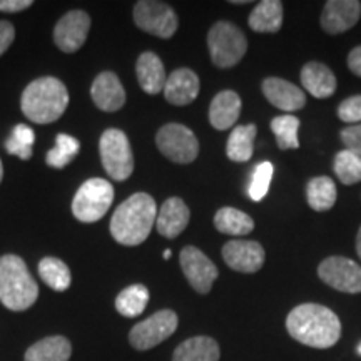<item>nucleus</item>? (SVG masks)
<instances>
[{
    "label": "nucleus",
    "mask_w": 361,
    "mask_h": 361,
    "mask_svg": "<svg viewBox=\"0 0 361 361\" xmlns=\"http://www.w3.org/2000/svg\"><path fill=\"white\" fill-rule=\"evenodd\" d=\"M114 201V188L101 178L87 179L72 201V213L80 223H97L106 216Z\"/></svg>",
    "instance_id": "6"
},
{
    "label": "nucleus",
    "mask_w": 361,
    "mask_h": 361,
    "mask_svg": "<svg viewBox=\"0 0 361 361\" xmlns=\"http://www.w3.org/2000/svg\"><path fill=\"white\" fill-rule=\"evenodd\" d=\"M211 61L219 69H229L239 64L247 51V39L236 24L219 20L211 27L207 34Z\"/></svg>",
    "instance_id": "5"
},
{
    "label": "nucleus",
    "mask_w": 361,
    "mask_h": 361,
    "mask_svg": "<svg viewBox=\"0 0 361 361\" xmlns=\"http://www.w3.org/2000/svg\"><path fill=\"white\" fill-rule=\"evenodd\" d=\"M135 74H137L139 85L144 92L154 96L164 90L168 74H166L162 61L154 52H142L139 56L137 64H135Z\"/></svg>",
    "instance_id": "22"
},
{
    "label": "nucleus",
    "mask_w": 361,
    "mask_h": 361,
    "mask_svg": "<svg viewBox=\"0 0 361 361\" xmlns=\"http://www.w3.org/2000/svg\"><path fill=\"white\" fill-rule=\"evenodd\" d=\"M39 298V286L25 261L16 255L0 258V301L7 310L25 311Z\"/></svg>",
    "instance_id": "4"
},
{
    "label": "nucleus",
    "mask_w": 361,
    "mask_h": 361,
    "mask_svg": "<svg viewBox=\"0 0 361 361\" xmlns=\"http://www.w3.org/2000/svg\"><path fill=\"white\" fill-rule=\"evenodd\" d=\"M71 341L64 336H47L25 351L24 361H69Z\"/></svg>",
    "instance_id": "25"
},
{
    "label": "nucleus",
    "mask_w": 361,
    "mask_h": 361,
    "mask_svg": "<svg viewBox=\"0 0 361 361\" xmlns=\"http://www.w3.org/2000/svg\"><path fill=\"white\" fill-rule=\"evenodd\" d=\"M338 117L346 124H361V94L341 101L338 106Z\"/></svg>",
    "instance_id": "35"
},
{
    "label": "nucleus",
    "mask_w": 361,
    "mask_h": 361,
    "mask_svg": "<svg viewBox=\"0 0 361 361\" xmlns=\"http://www.w3.org/2000/svg\"><path fill=\"white\" fill-rule=\"evenodd\" d=\"M298 129H300V119L296 116L286 114L278 116L271 121V130L276 135L278 147L286 151V149H298L300 141H298Z\"/></svg>",
    "instance_id": "32"
},
{
    "label": "nucleus",
    "mask_w": 361,
    "mask_h": 361,
    "mask_svg": "<svg viewBox=\"0 0 361 361\" xmlns=\"http://www.w3.org/2000/svg\"><path fill=\"white\" fill-rule=\"evenodd\" d=\"M90 96L99 109L104 112H116L126 104V90L114 72H101L94 79Z\"/></svg>",
    "instance_id": "18"
},
{
    "label": "nucleus",
    "mask_w": 361,
    "mask_h": 361,
    "mask_svg": "<svg viewBox=\"0 0 361 361\" xmlns=\"http://www.w3.org/2000/svg\"><path fill=\"white\" fill-rule=\"evenodd\" d=\"M286 329L293 340L310 348L326 350L341 338L340 318L328 306L305 303L290 311Z\"/></svg>",
    "instance_id": "1"
},
{
    "label": "nucleus",
    "mask_w": 361,
    "mask_h": 361,
    "mask_svg": "<svg viewBox=\"0 0 361 361\" xmlns=\"http://www.w3.org/2000/svg\"><path fill=\"white\" fill-rule=\"evenodd\" d=\"M335 174L336 178L341 180L346 186L356 184L361 180V156L355 154V152L340 151L335 157Z\"/></svg>",
    "instance_id": "33"
},
{
    "label": "nucleus",
    "mask_w": 361,
    "mask_h": 361,
    "mask_svg": "<svg viewBox=\"0 0 361 361\" xmlns=\"http://www.w3.org/2000/svg\"><path fill=\"white\" fill-rule=\"evenodd\" d=\"M264 97L284 112H296L303 109L306 104V94L298 85L288 82L281 78H266L261 84Z\"/></svg>",
    "instance_id": "16"
},
{
    "label": "nucleus",
    "mask_w": 361,
    "mask_h": 361,
    "mask_svg": "<svg viewBox=\"0 0 361 361\" xmlns=\"http://www.w3.org/2000/svg\"><path fill=\"white\" fill-rule=\"evenodd\" d=\"M301 84L316 99H328L336 92V78L322 62H308L301 69Z\"/></svg>",
    "instance_id": "21"
},
{
    "label": "nucleus",
    "mask_w": 361,
    "mask_h": 361,
    "mask_svg": "<svg viewBox=\"0 0 361 361\" xmlns=\"http://www.w3.org/2000/svg\"><path fill=\"white\" fill-rule=\"evenodd\" d=\"M218 341L209 336H194L183 341L173 353V361H219Z\"/></svg>",
    "instance_id": "23"
},
{
    "label": "nucleus",
    "mask_w": 361,
    "mask_h": 361,
    "mask_svg": "<svg viewBox=\"0 0 361 361\" xmlns=\"http://www.w3.org/2000/svg\"><path fill=\"white\" fill-rule=\"evenodd\" d=\"M361 17V2L358 0H328L322 13L324 32L336 35L350 30L358 24Z\"/></svg>",
    "instance_id": "15"
},
{
    "label": "nucleus",
    "mask_w": 361,
    "mask_h": 361,
    "mask_svg": "<svg viewBox=\"0 0 361 361\" xmlns=\"http://www.w3.org/2000/svg\"><path fill=\"white\" fill-rule=\"evenodd\" d=\"M356 252H358V258L361 259V226H360L358 236H356Z\"/></svg>",
    "instance_id": "42"
},
{
    "label": "nucleus",
    "mask_w": 361,
    "mask_h": 361,
    "mask_svg": "<svg viewBox=\"0 0 361 361\" xmlns=\"http://www.w3.org/2000/svg\"><path fill=\"white\" fill-rule=\"evenodd\" d=\"M231 4H238V6H245V4H250V0H231Z\"/></svg>",
    "instance_id": "43"
},
{
    "label": "nucleus",
    "mask_w": 361,
    "mask_h": 361,
    "mask_svg": "<svg viewBox=\"0 0 361 361\" xmlns=\"http://www.w3.org/2000/svg\"><path fill=\"white\" fill-rule=\"evenodd\" d=\"M32 0H0V12H22L25 8L32 7Z\"/></svg>",
    "instance_id": "40"
},
{
    "label": "nucleus",
    "mask_w": 361,
    "mask_h": 361,
    "mask_svg": "<svg viewBox=\"0 0 361 361\" xmlns=\"http://www.w3.org/2000/svg\"><path fill=\"white\" fill-rule=\"evenodd\" d=\"M13 39H16V29L11 22L0 20V56L11 47Z\"/></svg>",
    "instance_id": "38"
},
{
    "label": "nucleus",
    "mask_w": 361,
    "mask_h": 361,
    "mask_svg": "<svg viewBox=\"0 0 361 361\" xmlns=\"http://www.w3.org/2000/svg\"><path fill=\"white\" fill-rule=\"evenodd\" d=\"M156 146L169 161L176 164H189L200 154L196 134L183 124H166L157 130Z\"/></svg>",
    "instance_id": "8"
},
{
    "label": "nucleus",
    "mask_w": 361,
    "mask_h": 361,
    "mask_svg": "<svg viewBox=\"0 0 361 361\" xmlns=\"http://www.w3.org/2000/svg\"><path fill=\"white\" fill-rule=\"evenodd\" d=\"M39 276L54 291H66L71 286V269L59 258H44L39 263Z\"/></svg>",
    "instance_id": "30"
},
{
    "label": "nucleus",
    "mask_w": 361,
    "mask_h": 361,
    "mask_svg": "<svg viewBox=\"0 0 361 361\" xmlns=\"http://www.w3.org/2000/svg\"><path fill=\"white\" fill-rule=\"evenodd\" d=\"M179 263L192 290L200 295H207L219 276V271L213 261L200 247L186 246L180 251Z\"/></svg>",
    "instance_id": "12"
},
{
    "label": "nucleus",
    "mask_w": 361,
    "mask_h": 361,
    "mask_svg": "<svg viewBox=\"0 0 361 361\" xmlns=\"http://www.w3.org/2000/svg\"><path fill=\"white\" fill-rule=\"evenodd\" d=\"M348 67L355 75L361 78V45L355 47L353 51L348 54Z\"/></svg>",
    "instance_id": "41"
},
{
    "label": "nucleus",
    "mask_w": 361,
    "mask_h": 361,
    "mask_svg": "<svg viewBox=\"0 0 361 361\" xmlns=\"http://www.w3.org/2000/svg\"><path fill=\"white\" fill-rule=\"evenodd\" d=\"M99 152L106 173L114 180H126L134 171V156L123 130L107 129L99 141Z\"/></svg>",
    "instance_id": "7"
},
{
    "label": "nucleus",
    "mask_w": 361,
    "mask_h": 361,
    "mask_svg": "<svg viewBox=\"0 0 361 361\" xmlns=\"http://www.w3.org/2000/svg\"><path fill=\"white\" fill-rule=\"evenodd\" d=\"M69 106V92L62 80L40 78L22 92L20 107L25 117L35 124H51L64 114Z\"/></svg>",
    "instance_id": "3"
},
{
    "label": "nucleus",
    "mask_w": 361,
    "mask_h": 361,
    "mask_svg": "<svg viewBox=\"0 0 361 361\" xmlns=\"http://www.w3.org/2000/svg\"><path fill=\"white\" fill-rule=\"evenodd\" d=\"M79 151H80V144L78 139L67 134H59L56 137V147L47 152L45 162H47L51 168L62 169L66 168L69 162L75 159V156L79 154Z\"/></svg>",
    "instance_id": "31"
},
{
    "label": "nucleus",
    "mask_w": 361,
    "mask_h": 361,
    "mask_svg": "<svg viewBox=\"0 0 361 361\" xmlns=\"http://www.w3.org/2000/svg\"><path fill=\"white\" fill-rule=\"evenodd\" d=\"M241 97L234 90H221L209 106V123L214 129L228 130L238 123L241 114Z\"/></svg>",
    "instance_id": "20"
},
{
    "label": "nucleus",
    "mask_w": 361,
    "mask_h": 361,
    "mask_svg": "<svg viewBox=\"0 0 361 361\" xmlns=\"http://www.w3.org/2000/svg\"><path fill=\"white\" fill-rule=\"evenodd\" d=\"M201 84L197 74L191 69H176L168 75L164 85V97L166 101L173 106H188L196 101L200 94Z\"/></svg>",
    "instance_id": "17"
},
{
    "label": "nucleus",
    "mask_w": 361,
    "mask_h": 361,
    "mask_svg": "<svg viewBox=\"0 0 361 361\" xmlns=\"http://www.w3.org/2000/svg\"><path fill=\"white\" fill-rule=\"evenodd\" d=\"M214 226L219 233L229 236H246L255 229V221L245 211L236 207H221L214 216Z\"/></svg>",
    "instance_id": "28"
},
{
    "label": "nucleus",
    "mask_w": 361,
    "mask_h": 361,
    "mask_svg": "<svg viewBox=\"0 0 361 361\" xmlns=\"http://www.w3.org/2000/svg\"><path fill=\"white\" fill-rule=\"evenodd\" d=\"M338 200V191L335 180L328 176H319V178H313L306 186V201L311 209L318 211V213H324L329 211Z\"/></svg>",
    "instance_id": "27"
},
{
    "label": "nucleus",
    "mask_w": 361,
    "mask_h": 361,
    "mask_svg": "<svg viewBox=\"0 0 361 361\" xmlns=\"http://www.w3.org/2000/svg\"><path fill=\"white\" fill-rule=\"evenodd\" d=\"M273 173H274L273 164L268 161L261 162V164L256 166L255 173L251 176L250 189H247V194H250L252 201H261L266 194H268L271 179H273Z\"/></svg>",
    "instance_id": "34"
},
{
    "label": "nucleus",
    "mask_w": 361,
    "mask_h": 361,
    "mask_svg": "<svg viewBox=\"0 0 361 361\" xmlns=\"http://www.w3.org/2000/svg\"><path fill=\"white\" fill-rule=\"evenodd\" d=\"M189 218H191V213H189L186 202L180 200V197H169V200L164 201L159 213H157V233L168 239L178 238L188 228Z\"/></svg>",
    "instance_id": "19"
},
{
    "label": "nucleus",
    "mask_w": 361,
    "mask_h": 361,
    "mask_svg": "<svg viewBox=\"0 0 361 361\" xmlns=\"http://www.w3.org/2000/svg\"><path fill=\"white\" fill-rule=\"evenodd\" d=\"M2 178H4V168H2V161H0V183H2Z\"/></svg>",
    "instance_id": "44"
},
{
    "label": "nucleus",
    "mask_w": 361,
    "mask_h": 361,
    "mask_svg": "<svg viewBox=\"0 0 361 361\" xmlns=\"http://www.w3.org/2000/svg\"><path fill=\"white\" fill-rule=\"evenodd\" d=\"M11 137H13V139H16V141H19V142L25 144V146H30V147L34 146V141H35L34 130L30 129L29 126H25V124L16 126V128H13V130H12Z\"/></svg>",
    "instance_id": "39"
},
{
    "label": "nucleus",
    "mask_w": 361,
    "mask_h": 361,
    "mask_svg": "<svg viewBox=\"0 0 361 361\" xmlns=\"http://www.w3.org/2000/svg\"><path fill=\"white\" fill-rule=\"evenodd\" d=\"M247 24L255 32L276 34L283 25V4L279 0H263L252 8Z\"/></svg>",
    "instance_id": "24"
},
{
    "label": "nucleus",
    "mask_w": 361,
    "mask_h": 361,
    "mask_svg": "<svg viewBox=\"0 0 361 361\" xmlns=\"http://www.w3.org/2000/svg\"><path fill=\"white\" fill-rule=\"evenodd\" d=\"M157 204L146 192H135L114 211L111 234L119 245L137 246L146 241L156 224Z\"/></svg>",
    "instance_id": "2"
},
{
    "label": "nucleus",
    "mask_w": 361,
    "mask_h": 361,
    "mask_svg": "<svg viewBox=\"0 0 361 361\" xmlns=\"http://www.w3.org/2000/svg\"><path fill=\"white\" fill-rule=\"evenodd\" d=\"M149 303V291L144 284H133L123 290L116 298V310L126 318L142 314Z\"/></svg>",
    "instance_id": "29"
},
{
    "label": "nucleus",
    "mask_w": 361,
    "mask_h": 361,
    "mask_svg": "<svg viewBox=\"0 0 361 361\" xmlns=\"http://www.w3.org/2000/svg\"><path fill=\"white\" fill-rule=\"evenodd\" d=\"M258 128L255 124L238 126L231 130L226 144V154L233 162H247L252 157L255 137Z\"/></svg>",
    "instance_id": "26"
},
{
    "label": "nucleus",
    "mask_w": 361,
    "mask_h": 361,
    "mask_svg": "<svg viewBox=\"0 0 361 361\" xmlns=\"http://www.w3.org/2000/svg\"><path fill=\"white\" fill-rule=\"evenodd\" d=\"M178 314L173 310H161L151 314L147 319L137 323L129 331V343L134 350L147 351L161 345L174 335L178 329Z\"/></svg>",
    "instance_id": "9"
},
{
    "label": "nucleus",
    "mask_w": 361,
    "mask_h": 361,
    "mask_svg": "<svg viewBox=\"0 0 361 361\" xmlns=\"http://www.w3.org/2000/svg\"><path fill=\"white\" fill-rule=\"evenodd\" d=\"M341 142L348 151L361 156V124L348 126L340 133Z\"/></svg>",
    "instance_id": "36"
},
{
    "label": "nucleus",
    "mask_w": 361,
    "mask_h": 361,
    "mask_svg": "<svg viewBox=\"0 0 361 361\" xmlns=\"http://www.w3.org/2000/svg\"><path fill=\"white\" fill-rule=\"evenodd\" d=\"M223 259L229 268L238 273H256L263 268L266 252L258 241L233 239L223 246Z\"/></svg>",
    "instance_id": "14"
},
{
    "label": "nucleus",
    "mask_w": 361,
    "mask_h": 361,
    "mask_svg": "<svg viewBox=\"0 0 361 361\" xmlns=\"http://www.w3.org/2000/svg\"><path fill=\"white\" fill-rule=\"evenodd\" d=\"M356 351H358V355L361 356V343L358 345V348H356Z\"/></svg>",
    "instance_id": "46"
},
{
    "label": "nucleus",
    "mask_w": 361,
    "mask_h": 361,
    "mask_svg": "<svg viewBox=\"0 0 361 361\" xmlns=\"http://www.w3.org/2000/svg\"><path fill=\"white\" fill-rule=\"evenodd\" d=\"M90 29V17L84 11H71L56 24L54 42L62 52H78L87 39Z\"/></svg>",
    "instance_id": "13"
},
{
    "label": "nucleus",
    "mask_w": 361,
    "mask_h": 361,
    "mask_svg": "<svg viewBox=\"0 0 361 361\" xmlns=\"http://www.w3.org/2000/svg\"><path fill=\"white\" fill-rule=\"evenodd\" d=\"M162 256H164V259H169V258H171V251L166 250L164 255H162Z\"/></svg>",
    "instance_id": "45"
},
{
    "label": "nucleus",
    "mask_w": 361,
    "mask_h": 361,
    "mask_svg": "<svg viewBox=\"0 0 361 361\" xmlns=\"http://www.w3.org/2000/svg\"><path fill=\"white\" fill-rule=\"evenodd\" d=\"M134 22L144 32L161 39L173 37L179 25L174 8L157 0H141L135 4Z\"/></svg>",
    "instance_id": "10"
},
{
    "label": "nucleus",
    "mask_w": 361,
    "mask_h": 361,
    "mask_svg": "<svg viewBox=\"0 0 361 361\" xmlns=\"http://www.w3.org/2000/svg\"><path fill=\"white\" fill-rule=\"evenodd\" d=\"M318 276L324 284L341 293H361V266L343 256H329L318 266Z\"/></svg>",
    "instance_id": "11"
},
{
    "label": "nucleus",
    "mask_w": 361,
    "mask_h": 361,
    "mask_svg": "<svg viewBox=\"0 0 361 361\" xmlns=\"http://www.w3.org/2000/svg\"><path fill=\"white\" fill-rule=\"evenodd\" d=\"M6 149L8 154H13L17 157H20L22 161H29L30 157H32V147L30 146H25V144H22L19 141H16L13 137H8L6 141Z\"/></svg>",
    "instance_id": "37"
}]
</instances>
